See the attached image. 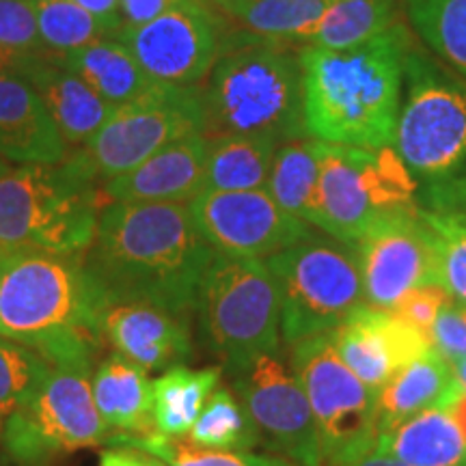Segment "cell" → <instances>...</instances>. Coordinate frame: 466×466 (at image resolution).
Segmentation results:
<instances>
[{
	"label": "cell",
	"mask_w": 466,
	"mask_h": 466,
	"mask_svg": "<svg viewBox=\"0 0 466 466\" xmlns=\"http://www.w3.org/2000/svg\"><path fill=\"white\" fill-rule=\"evenodd\" d=\"M85 11L100 22V26L108 33V37H116L124 28L119 0H76Z\"/></svg>",
	"instance_id": "41"
},
{
	"label": "cell",
	"mask_w": 466,
	"mask_h": 466,
	"mask_svg": "<svg viewBox=\"0 0 466 466\" xmlns=\"http://www.w3.org/2000/svg\"><path fill=\"white\" fill-rule=\"evenodd\" d=\"M324 143L318 138L302 137L279 145L270 173H268L266 192L291 217L309 225L313 192L319 177Z\"/></svg>",
	"instance_id": "29"
},
{
	"label": "cell",
	"mask_w": 466,
	"mask_h": 466,
	"mask_svg": "<svg viewBox=\"0 0 466 466\" xmlns=\"http://www.w3.org/2000/svg\"><path fill=\"white\" fill-rule=\"evenodd\" d=\"M419 182L389 147L367 149L324 143L309 225L346 244L384 212L417 203Z\"/></svg>",
	"instance_id": "9"
},
{
	"label": "cell",
	"mask_w": 466,
	"mask_h": 466,
	"mask_svg": "<svg viewBox=\"0 0 466 466\" xmlns=\"http://www.w3.org/2000/svg\"><path fill=\"white\" fill-rule=\"evenodd\" d=\"M121 3V17L126 26H138L143 22L151 20L165 11L173 0H119Z\"/></svg>",
	"instance_id": "42"
},
{
	"label": "cell",
	"mask_w": 466,
	"mask_h": 466,
	"mask_svg": "<svg viewBox=\"0 0 466 466\" xmlns=\"http://www.w3.org/2000/svg\"><path fill=\"white\" fill-rule=\"evenodd\" d=\"M116 445L143 450L149 456L158 458L167 466H291L288 460L258 456L250 451H229V450H209L192 442L186 436L149 434V436H119Z\"/></svg>",
	"instance_id": "33"
},
{
	"label": "cell",
	"mask_w": 466,
	"mask_h": 466,
	"mask_svg": "<svg viewBox=\"0 0 466 466\" xmlns=\"http://www.w3.org/2000/svg\"><path fill=\"white\" fill-rule=\"evenodd\" d=\"M20 76L39 93L67 149L85 147L116 108L50 55L35 56Z\"/></svg>",
	"instance_id": "21"
},
{
	"label": "cell",
	"mask_w": 466,
	"mask_h": 466,
	"mask_svg": "<svg viewBox=\"0 0 466 466\" xmlns=\"http://www.w3.org/2000/svg\"><path fill=\"white\" fill-rule=\"evenodd\" d=\"M37 25L44 48L50 56H61L108 37L100 22L76 0H35Z\"/></svg>",
	"instance_id": "34"
},
{
	"label": "cell",
	"mask_w": 466,
	"mask_h": 466,
	"mask_svg": "<svg viewBox=\"0 0 466 466\" xmlns=\"http://www.w3.org/2000/svg\"><path fill=\"white\" fill-rule=\"evenodd\" d=\"M223 370H188L177 365L167 370L154 380V425L162 436L190 434L192 425L199 419L203 406L214 389L218 387Z\"/></svg>",
	"instance_id": "28"
},
{
	"label": "cell",
	"mask_w": 466,
	"mask_h": 466,
	"mask_svg": "<svg viewBox=\"0 0 466 466\" xmlns=\"http://www.w3.org/2000/svg\"><path fill=\"white\" fill-rule=\"evenodd\" d=\"M352 247L370 307L389 311L406 291L439 283L432 233L419 206L380 214Z\"/></svg>",
	"instance_id": "15"
},
{
	"label": "cell",
	"mask_w": 466,
	"mask_h": 466,
	"mask_svg": "<svg viewBox=\"0 0 466 466\" xmlns=\"http://www.w3.org/2000/svg\"><path fill=\"white\" fill-rule=\"evenodd\" d=\"M417 203L423 209L466 214V175L442 184L421 186L417 192Z\"/></svg>",
	"instance_id": "40"
},
{
	"label": "cell",
	"mask_w": 466,
	"mask_h": 466,
	"mask_svg": "<svg viewBox=\"0 0 466 466\" xmlns=\"http://www.w3.org/2000/svg\"><path fill=\"white\" fill-rule=\"evenodd\" d=\"M91 378L89 357L50 363L42 384L5 428L7 450L17 460L35 462L110 441V428L93 400Z\"/></svg>",
	"instance_id": "11"
},
{
	"label": "cell",
	"mask_w": 466,
	"mask_h": 466,
	"mask_svg": "<svg viewBox=\"0 0 466 466\" xmlns=\"http://www.w3.org/2000/svg\"><path fill=\"white\" fill-rule=\"evenodd\" d=\"M97 182L67 158L15 165L0 158V248L85 255L102 209Z\"/></svg>",
	"instance_id": "5"
},
{
	"label": "cell",
	"mask_w": 466,
	"mask_h": 466,
	"mask_svg": "<svg viewBox=\"0 0 466 466\" xmlns=\"http://www.w3.org/2000/svg\"><path fill=\"white\" fill-rule=\"evenodd\" d=\"M208 137L179 138L104 184V203H190L203 192Z\"/></svg>",
	"instance_id": "19"
},
{
	"label": "cell",
	"mask_w": 466,
	"mask_h": 466,
	"mask_svg": "<svg viewBox=\"0 0 466 466\" xmlns=\"http://www.w3.org/2000/svg\"><path fill=\"white\" fill-rule=\"evenodd\" d=\"M460 391H462V384L458 382L453 365L432 350L425 357L401 367L376 393L378 434L419 412L432 410V408L445 410Z\"/></svg>",
	"instance_id": "22"
},
{
	"label": "cell",
	"mask_w": 466,
	"mask_h": 466,
	"mask_svg": "<svg viewBox=\"0 0 466 466\" xmlns=\"http://www.w3.org/2000/svg\"><path fill=\"white\" fill-rule=\"evenodd\" d=\"M97 412L119 436L156 434L154 425V382L143 367L110 354L91 378Z\"/></svg>",
	"instance_id": "23"
},
{
	"label": "cell",
	"mask_w": 466,
	"mask_h": 466,
	"mask_svg": "<svg viewBox=\"0 0 466 466\" xmlns=\"http://www.w3.org/2000/svg\"><path fill=\"white\" fill-rule=\"evenodd\" d=\"M279 145L281 143L275 138L240 137V134L208 138L203 192L266 188Z\"/></svg>",
	"instance_id": "26"
},
{
	"label": "cell",
	"mask_w": 466,
	"mask_h": 466,
	"mask_svg": "<svg viewBox=\"0 0 466 466\" xmlns=\"http://www.w3.org/2000/svg\"><path fill=\"white\" fill-rule=\"evenodd\" d=\"M450 300L451 294L441 283H430L406 291L401 299L395 300V305L389 309V313H393L401 322L415 326L423 335L432 337L436 318H439L441 309Z\"/></svg>",
	"instance_id": "38"
},
{
	"label": "cell",
	"mask_w": 466,
	"mask_h": 466,
	"mask_svg": "<svg viewBox=\"0 0 466 466\" xmlns=\"http://www.w3.org/2000/svg\"><path fill=\"white\" fill-rule=\"evenodd\" d=\"M190 441L209 450L248 451L259 442V432L231 389L217 387L192 425Z\"/></svg>",
	"instance_id": "32"
},
{
	"label": "cell",
	"mask_w": 466,
	"mask_h": 466,
	"mask_svg": "<svg viewBox=\"0 0 466 466\" xmlns=\"http://www.w3.org/2000/svg\"><path fill=\"white\" fill-rule=\"evenodd\" d=\"M453 371H456V378H458V382L462 384V389H466V359L453 363Z\"/></svg>",
	"instance_id": "46"
},
{
	"label": "cell",
	"mask_w": 466,
	"mask_h": 466,
	"mask_svg": "<svg viewBox=\"0 0 466 466\" xmlns=\"http://www.w3.org/2000/svg\"><path fill=\"white\" fill-rule=\"evenodd\" d=\"M195 311L203 341L227 371L281 343V302L270 268L261 259L217 253L203 272Z\"/></svg>",
	"instance_id": "7"
},
{
	"label": "cell",
	"mask_w": 466,
	"mask_h": 466,
	"mask_svg": "<svg viewBox=\"0 0 466 466\" xmlns=\"http://www.w3.org/2000/svg\"><path fill=\"white\" fill-rule=\"evenodd\" d=\"M410 28L398 20L343 50L302 46V108L307 137L350 147H389L404 86Z\"/></svg>",
	"instance_id": "2"
},
{
	"label": "cell",
	"mask_w": 466,
	"mask_h": 466,
	"mask_svg": "<svg viewBox=\"0 0 466 466\" xmlns=\"http://www.w3.org/2000/svg\"><path fill=\"white\" fill-rule=\"evenodd\" d=\"M0 46L22 55H48L39 35L35 0H0Z\"/></svg>",
	"instance_id": "37"
},
{
	"label": "cell",
	"mask_w": 466,
	"mask_h": 466,
	"mask_svg": "<svg viewBox=\"0 0 466 466\" xmlns=\"http://www.w3.org/2000/svg\"><path fill=\"white\" fill-rule=\"evenodd\" d=\"M289 348V365L316 419L324 466L374 445L376 393L343 363L330 333L307 337Z\"/></svg>",
	"instance_id": "12"
},
{
	"label": "cell",
	"mask_w": 466,
	"mask_h": 466,
	"mask_svg": "<svg viewBox=\"0 0 466 466\" xmlns=\"http://www.w3.org/2000/svg\"><path fill=\"white\" fill-rule=\"evenodd\" d=\"M201 86L160 85L138 100L121 104L85 147L67 154L93 182H110L179 138L203 134Z\"/></svg>",
	"instance_id": "10"
},
{
	"label": "cell",
	"mask_w": 466,
	"mask_h": 466,
	"mask_svg": "<svg viewBox=\"0 0 466 466\" xmlns=\"http://www.w3.org/2000/svg\"><path fill=\"white\" fill-rule=\"evenodd\" d=\"M255 428L294 466H324L322 442L305 389L281 354L266 352L229 371Z\"/></svg>",
	"instance_id": "14"
},
{
	"label": "cell",
	"mask_w": 466,
	"mask_h": 466,
	"mask_svg": "<svg viewBox=\"0 0 466 466\" xmlns=\"http://www.w3.org/2000/svg\"><path fill=\"white\" fill-rule=\"evenodd\" d=\"M329 0H248L220 11L255 37L289 46L313 44Z\"/></svg>",
	"instance_id": "27"
},
{
	"label": "cell",
	"mask_w": 466,
	"mask_h": 466,
	"mask_svg": "<svg viewBox=\"0 0 466 466\" xmlns=\"http://www.w3.org/2000/svg\"><path fill=\"white\" fill-rule=\"evenodd\" d=\"M0 258H3V248H0Z\"/></svg>",
	"instance_id": "48"
},
{
	"label": "cell",
	"mask_w": 466,
	"mask_h": 466,
	"mask_svg": "<svg viewBox=\"0 0 466 466\" xmlns=\"http://www.w3.org/2000/svg\"><path fill=\"white\" fill-rule=\"evenodd\" d=\"M326 466H408L404 462H400L398 458L389 456L382 450H378L376 442L367 450L354 453V456L343 458V460H335V462H329Z\"/></svg>",
	"instance_id": "43"
},
{
	"label": "cell",
	"mask_w": 466,
	"mask_h": 466,
	"mask_svg": "<svg viewBox=\"0 0 466 466\" xmlns=\"http://www.w3.org/2000/svg\"><path fill=\"white\" fill-rule=\"evenodd\" d=\"M330 339L343 363L374 393L401 367L434 350L432 337L370 305L360 307L352 318L330 330Z\"/></svg>",
	"instance_id": "17"
},
{
	"label": "cell",
	"mask_w": 466,
	"mask_h": 466,
	"mask_svg": "<svg viewBox=\"0 0 466 466\" xmlns=\"http://www.w3.org/2000/svg\"><path fill=\"white\" fill-rule=\"evenodd\" d=\"M208 3H212L214 7H217L218 11H225L233 7V5H242V3H248V0H208Z\"/></svg>",
	"instance_id": "47"
},
{
	"label": "cell",
	"mask_w": 466,
	"mask_h": 466,
	"mask_svg": "<svg viewBox=\"0 0 466 466\" xmlns=\"http://www.w3.org/2000/svg\"><path fill=\"white\" fill-rule=\"evenodd\" d=\"M50 363L28 346L0 335V434L48 374Z\"/></svg>",
	"instance_id": "35"
},
{
	"label": "cell",
	"mask_w": 466,
	"mask_h": 466,
	"mask_svg": "<svg viewBox=\"0 0 466 466\" xmlns=\"http://www.w3.org/2000/svg\"><path fill=\"white\" fill-rule=\"evenodd\" d=\"M376 447L408 466H466V441L441 408L419 412L376 436Z\"/></svg>",
	"instance_id": "25"
},
{
	"label": "cell",
	"mask_w": 466,
	"mask_h": 466,
	"mask_svg": "<svg viewBox=\"0 0 466 466\" xmlns=\"http://www.w3.org/2000/svg\"><path fill=\"white\" fill-rule=\"evenodd\" d=\"M35 56H39V55H22V52L3 48V46H0V74L20 76Z\"/></svg>",
	"instance_id": "45"
},
{
	"label": "cell",
	"mask_w": 466,
	"mask_h": 466,
	"mask_svg": "<svg viewBox=\"0 0 466 466\" xmlns=\"http://www.w3.org/2000/svg\"><path fill=\"white\" fill-rule=\"evenodd\" d=\"M434 350L450 363L466 359V305L450 300L441 309L432 329Z\"/></svg>",
	"instance_id": "39"
},
{
	"label": "cell",
	"mask_w": 466,
	"mask_h": 466,
	"mask_svg": "<svg viewBox=\"0 0 466 466\" xmlns=\"http://www.w3.org/2000/svg\"><path fill=\"white\" fill-rule=\"evenodd\" d=\"M212 255L188 203H106L83 258L104 302H154L190 316Z\"/></svg>",
	"instance_id": "1"
},
{
	"label": "cell",
	"mask_w": 466,
	"mask_h": 466,
	"mask_svg": "<svg viewBox=\"0 0 466 466\" xmlns=\"http://www.w3.org/2000/svg\"><path fill=\"white\" fill-rule=\"evenodd\" d=\"M106 302L83 255L7 248L0 258V335L48 363L89 357Z\"/></svg>",
	"instance_id": "3"
},
{
	"label": "cell",
	"mask_w": 466,
	"mask_h": 466,
	"mask_svg": "<svg viewBox=\"0 0 466 466\" xmlns=\"http://www.w3.org/2000/svg\"><path fill=\"white\" fill-rule=\"evenodd\" d=\"M188 206L203 240L233 258L266 261L316 231L285 212L266 188L201 192Z\"/></svg>",
	"instance_id": "16"
},
{
	"label": "cell",
	"mask_w": 466,
	"mask_h": 466,
	"mask_svg": "<svg viewBox=\"0 0 466 466\" xmlns=\"http://www.w3.org/2000/svg\"><path fill=\"white\" fill-rule=\"evenodd\" d=\"M398 11L400 0H329V9L309 46L352 48L398 22Z\"/></svg>",
	"instance_id": "31"
},
{
	"label": "cell",
	"mask_w": 466,
	"mask_h": 466,
	"mask_svg": "<svg viewBox=\"0 0 466 466\" xmlns=\"http://www.w3.org/2000/svg\"><path fill=\"white\" fill-rule=\"evenodd\" d=\"M412 33L466 83V0H401Z\"/></svg>",
	"instance_id": "30"
},
{
	"label": "cell",
	"mask_w": 466,
	"mask_h": 466,
	"mask_svg": "<svg viewBox=\"0 0 466 466\" xmlns=\"http://www.w3.org/2000/svg\"><path fill=\"white\" fill-rule=\"evenodd\" d=\"M55 58L115 106L138 100L162 85L145 72L137 56L116 37L97 39Z\"/></svg>",
	"instance_id": "24"
},
{
	"label": "cell",
	"mask_w": 466,
	"mask_h": 466,
	"mask_svg": "<svg viewBox=\"0 0 466 466\" xmlns=\"http://www.w3.org/2000/svg\"><path fill=\"white\" fill-rule=\"evenodd\" d=\"M100 337L115 354L147 374L167 371L192 357L188 313L154 302H106L100 313Z\"/></svg>",
	"instance_id": "18"
},
{
	"label": "cell",
	"mask_w": 466,
	"mask_h": 466,
	"mask_svg": "<svg viewBox=\"0 0 466 466\" xmlns=\"http://www.w3.org/2000/svg\"><path fill=\"white\" fill-rule=\"evenodd\" d=\"M419 212L432 233L439 283L450 291L453 300L466 305V214L423 208H419Z\"/></svg>",
	"instance_id": "36"
},
{
	"label": "cell",
	"mask_w": 466,
	"mask_h": 466,
	"mask_svg": "<svg viewBox=\"0 0 466 466\" xmlns=\"http://www.w3.org/2000/svg\"><path fill=\"white\" fill-rule=\"evenodd\" d=\"M302 46L227 35L223 52L201 86L208 138L268 137L279 143L307 137L302 108Z\"/></svg>",
	"instance_id": "4"
},
{
	"label": "cell",
	"mask_w": 466,
	"mask_h": 466,
	"mask_svg": "<svg viewBox=\"0 0 466 466\" xmlns=\"http://www.w3.org/2000/svg\"><path fill=\"white\" fill-rule=\"evenodd\" d=\"M393 149L419 186L466 175V83L417 44L406 55Z\"/></svg>",
	"instance_id": "6"
},
{
	"label": "cell",
	"mask_w": 466,
	"mask_h": 466,
	"mask_svg": "<svg viewBox=\"0 0 466 466\" xmlns=\"http://www.w3.org/2000/svg\"><path fill=\"white\" fill-rule=\"evenodd\" d=\"M156 83L201 86L227 42L220 11L208 0H173L165 11L116 35Z\"/></svg>",
	"instance_id": "13"
},
{
	"label": "cell",
	"mask_w": 466,
	"mask_h": 466,
	"mask_svg": "<svg viewBox=\"0 0 466 466\" xmlns=\"http://www.w3.org/2000/svg\"><path fill=\"white\" fill-rule=\"evenodd\" d=\"M97 466H167L160 460L141 456V453L132 451H106L102 453L100 464Z\"/></svg>",
	"instance_id": "44"
},
{
	"label": "cell",
	"mask_w": 466,
	"mask_h": 466,
	"mask_svg": "<svg viewBox=\"0 0 466 466\" xmlns=\"http://www.w3.org/2000/svg\"><path fill=\"white\" fill-rule=\"evenodd\" d=\"M266 264L279 289L281 335L288 346L330 333L367 305L354 247L326 233L313 231Z\"/></svg>",
	"instance_id": "8"
},
{
	"label": "cell",
	"mask_w": 466,
	"mask_h": 466,
	"mask_svg": "<svg viewBox=\"0 0 466 466\" xmlns=\"http://www.w3.org/2000/svg\"><path fill=\"white\" fill-rule=\"evenodd\" d=\"M69 154L39 93L17 74H0V158L58 165Z\"/></svg>",
	"instance_id": "20"
}]
</instances>
